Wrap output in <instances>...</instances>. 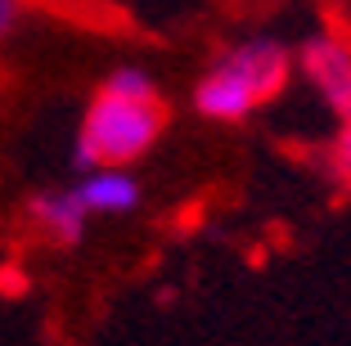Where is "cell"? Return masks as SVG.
<instances>
[{"instance_id": "1", "label": "cell", "mask_w": 351, "mask_h": 346, "mask_svg": "<svg viewBox=\"0 0 351 346\" xmlns=\"http://www.w3.org/2000/svg\"><path fill=\"white\" fill-rule=\"evenodd\" d=\"M162 126H167V108L158 82L140 63H122L104 77L95 99L86 103L73 144V162L82 171H90V166H135L162 140Z\"/></svg>"}, {"instance_id": "2", "label": "cell", "mask_w": 351, "mask_h": 346, "mask_svg": "<svg viewBox=\"0 0 351 346\" xmlns=\"http://www.w3.org/2000/svg\"><path fill=\"white\" fill-rule=\"evenodd\" d=\"M293 77V50L275 36L234 41L194 82V112L207 122H248L257 108L284 95Z\"/></svg>"}, {"instance_id": "3", "label": "cell", "mask_w": 351, "mask_h": 346, "mask_svg": "<svg viewBox=\"0 0 351 346\" xmlns=\"http://www.w3.org/2000/svg\"><path fill=\"white\" fill-rule=\"evenodd\" d=\"M293 72L338 122L351 117V27L333 23V27L311 32L293 50Z\"/></svg>"}, {"instance_id": "4", "label": "cell", "mask_w": 351, "mask_h": 346, "mask_svg": "<svg viewBox=\"0 0 351 346\" xmlns=\"http://www.w3.org/2000/svg\"><path fill=\"white\" fill-rule=\"evenodd\" d=\"M73 194L90 212V221H122L145 203V189L131 175V166H90L73 184Z\"/></svg>"}, {"instance_id": "5", "label": "cell", "mask_w": 351, "mask_h": 346, "mask_svg": "<svg viewBox=\"0 0 351 346\" xmlns=\"http://www.w3.org/2000/svg\"><path fill=\"white\" fill-rule=\"evenodd\" d=\"M27 221L50 247H82L86 230H90V212L73 194V184L68 189H41V194H32L27 198Z\"/></svg>"}, {"instance_id": "6", "label": "cell", "mask_w": 351, "mask_h": 346, "mask_svg": "<svg viewBox=\"0 0 351 346\" xmlns=\"http://www.w3.org/2000/svg\"><path fill=\"white\" fill-rule=\"evenodd\" d=\"M329 171L333 180L351 194V117H342L338 131H333V144H329Z\"/></svg>"}, {"instance_id": "7", "label": "cell", "mask_w": 351, "mask_h": 346, "mask_svg": "<svg viewBox=\"0 0 351 346\" xmlns=\"http://www.w3.org/2000/svg\"><path fill=\"white\" fill-rule=\"evenodd\" d=\"M23 23V0H0V41H10Z\"/></svg>"}, {"instance_id": "8", "label": "cell", "mask_w": 351, "mask_h": 346, "mask_svg": "<svg viewBox=\"0 0 351 346\" xmlns=\"http://www.w3.org/2000/svg\"><path fill=\"white\" fill-rule=\"evenodd\" d=\"M342 5H347V27H351V0H342Z\"/></svg>"}]
</instances>
